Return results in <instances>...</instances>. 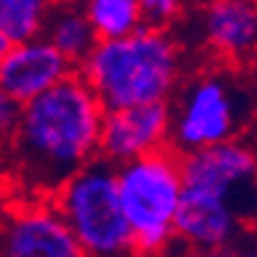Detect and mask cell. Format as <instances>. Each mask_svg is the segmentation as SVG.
Segmentation results:
<instances>
[{
	"mask_svg": "<svg viewBox=\"0 0 257 257\" xmlns=\"http://www.w3.org/2000/svg\"><path fill=\"white\" fill-rule=\"evenodd\" d=\"M105 111L170 100L178 88V47L160 26L144 24L121 39H103L77 70Z\"/></svg>",
	"mask_w": 257,
	"mask_h": 257,
	"instance_id": "cell-2",
	"label": "cell"
},
{
	"mask_svg": "<svg viewBox=\"0 0 257 257\" xmlns=\"http://www.w3.org/2000/svg\"><path fill=\"white\" fill-rule=\"evenodd\" d=\"M72 72H77L75 64L47 36H36L0 54V95L24 105Z\"/></svg>",
	"mask_w": 257,
	"mask_h": 257,
	"instance_id": "cell-10",
	"label": "cell"
},
{
	"mask_svg": "<svg viewBox=\"0 0 257 257\" xmlns=\"http://www.w3.org/2000/svg\"><path fill=\"white\" fill-rule=\"evenodd\" d=\"M116 173L139 257H160L175 239V219L185 190L183 155L167 144L116 165Z\"/></svg>",
	"mask_w": 257,
	"mask_h": 257,
	"instance_id": "cell-3",
	"label": "cell"
},
{
	"mask_svg": "<svg viewBox=\"0 0 257 257\" xmlns=\"http://www.w3.org/2000/svg\"><path fill=\"white\" fill-rule=\"evenodd\" d=\"M144 21L152 26H162L167 21H173V16L180 8V0H139Z\"/></svg>",
	"mask_w": 257,
	"mask_h": 257,
	"instance_id": "cell-15",
	"label": "cell"
},
{
	"mask_svg": "<svg viewBox=\"0 0 257 257\" xmlns=\"http://www.w3.org/2000/svg\"><path fill=\"white\" fill-rule=\"evenodd\" d=\"M173 139V103H142L111 108L103 118L100 155L113 165L167 147Z\"/></svg>",
	"mask_w": 257,
	"mask_h": 257,
	"instance_id": "cell-9",
	"label": "cell"
},
{
	"mask_svg": "<svg viewBox=\"0 0 257 257\" xmlns=\"http://www.w3.org/2000/svg\"><path fill=\"white\" fill-rule=\"evenodd\" d=\"M244 234L247 229L237 208L221 193L185 185L175 219V237L185 249H193L201 257H221L237 247Z\"/></svg>",
	"mask_w": 257,
	"mask_h": 257,
	"instance_id": "cell-7",
	"label": "cell"
},
{
	"mask_svg": "<svg viewBox=\"0 0 257 257\" xmlns=\"http://www.w3.org/2000/svg\"><path fill=\"white\" fill-rule=\"evenodd\" d=\"M3 257H85L54 198H26L3 226Z\"/></svg>",
	"mask_w": 257,
	"mask_h": 257,
	"instance_id": "cell-8",
	"label": "cell"
},
{
	"mask_svg": "<svg viewBox=\"0 0 257 257\" xmlns=\"http://www.w3.org/2000/svg\"><path fill=\"white\" fill-rule=\"evenodd\" d=\"M239 128V98L221 75H203L188 82L173 103V139L180 155L234 139Z\"/></svg>",
	"mask_w": 257,
	"mask_h": 257,
	"instance_id": "cell-5",
	"label": "cell"
},
{
	"mask_svg": "<svg viewBox=\"0 0 257 257\" xmlns=\"http://www.w3.org/2000/svg\"><path fill=\"white\" fill-rule=\"evenodd\" d=\"M18 118H21V103L11 100L8 95H0V132H3V139L13 134Z\"/></svg>",
	"mask_w": 257,
	"mask_h": 257,
	"instance_id": "cell-16",
	"label": "cell"
},
{
	"mask_svg": "<svg viewBox=\"0 0 257 257\" xmlns=\"http://www.w3.org/2000/svg\"><path fill=\"white\" fill-rule=\"evenodd\" d=\"M85 11L100 41L128 36L147 24L139 0H85Z\"/></svg>",
	"mask_w": 257,
	"mask_h": 257,
	"instance_id": "cell-14",
	"label": "cell"
},
{
	"mask_svg": "<svg viewBox=\"0 0 257 257\" xmlns=\"http://www.w3.org/2000/svg\"><path fill=\"white\" fill-rule=\"evenodd\" d=\"M221 257H257V242H249V244H237L234 249H229L226 254H221Z\"/></svg>",
	"mask_w": 257,
	"mask_h": 257,
	"instance_id": "cell-17",
	"label": "cell"
},
{
	"mask_svg": "<svg viewBox=\"0 0 257 257\" xmlns=\"http://www.w3.org/2000/svg\"><path fill=\"white\" fill-rule=\"evenodd\" d=\"M54 203L72 226L85 257H139L134 229L121 203L118 173L98 155L59 188Z\"/></svg>",
	"mask_w": 257,
	"mask_h": 257,
	"instance_id": "cell-4",
	"label": "cell"
},
{
	"mask_svg": "<svg viewBox=\"0 0 257 257\" xmlns=\"http://www.w3.org/2000/svg\"><path fill=\"white\" fill-rule=\"evenodd\" d=\"M203 34L226 57L257 52V0H211L203 13Z\"/></svg>",
	"mask_w": 257,
	"mask_h": 257,
	"instance_id": "cell-11",
	"label": "cell"
},
{
	"mask_svg": "<svg viewBox=\"0 0 257 257\" xmlns=\"http://www.w3.org/2000/svg\"><path fill=\"white\" fill-rule=\"evenodd\" d=\"M52 0H0V54L13 44L44 36Z\"/></svg>",
	"mask_w": 257,
	"mask_h": 257,
	"instance_id": "cell-13",
	"label": "cell"
},
{
	"mask_svg": "<svg viewBox=\"0 0 257 257\" xmlns=\"http://www.w3.org/2000/svg\"><path fill=\"white\" fill-rule=\"evenodd\" d=\"M44 36L75 64L77 70H80V64L93 54V49L100 44V36L93 26V21L88 18V11L77 8L72 3H62V6L52 8Z\"/></svg>",
	"mask_w": 257,
	"mask_h": 257,
	"instance_id": "cell-12",
	"label": "cell"
},
{
	"mask_svg": "<svg viewBox=\"0 0 257 257\" xmlns=\"http://www.w3.org/2000/svg\"><path fill=\"white\" fill-rule=\"evenodd\" d=\"M183 178L185 185L221 193L237 208L244 229H257V152L249 144L226 139L183 155Z\"/></svg>",
	"mask_w": 257,
	"mask_h": 257,
	"instance_id": "cell-6",
	"label": "cell"
},
{
	"mask_svg": "<svg viewBox=\"0 0 257 257\" xmlns=\"http://www.w3.org/2000/svg\"><path fill=\"white\" fill-rule=\"evenodd\" d=\"M105 105L80 72L21 105L6 139L11 183L26 198H54L77 170L100 155Z\"/></svg>",
	"mask_w": 257,
	"mask_h": 257,
	"instance_id": "cell-1",
	"label": "cell"
}]
</instances>
